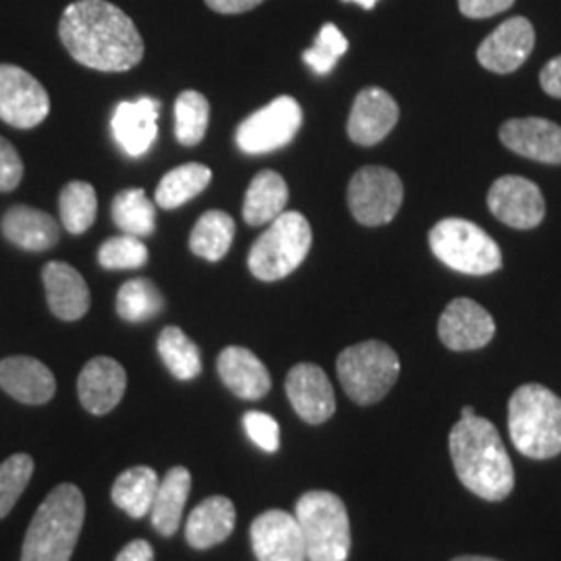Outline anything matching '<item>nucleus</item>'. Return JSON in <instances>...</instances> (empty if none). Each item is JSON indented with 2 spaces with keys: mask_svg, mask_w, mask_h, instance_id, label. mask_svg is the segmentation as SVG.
Instances as JSON below:
<instances>
[{
  "mask_svg": "<svg viewBox=\"0 0 561 561\" xmlns=\"http://www.w3.org/2000/svg\"><path fill=\"white\" fill-rule=\"evenodd\" d=\"M113 221L123 233L134 238H148L157 227V208L148 201L144 190H123L113 201Z\"/></svg>",
  "mask_w": 561,
  "mask_h": 561,
  "instance_id": "nucleus-31",
  "label": "nucleus"
},
{
  "mask_svg": "<svg viewBox=\"0 0 561 561\" xmlns=\"http://www.w3.org/2000/svg\"><path fill=\"white\" fill-rule=\"evenodd\" d=\"M2 236L21 250L44 252L60 240L59 222L38 208L18 204L2 217Z\"/></svg>",
  "mask_w": 561,
  "mask_h": 561,
  "instance_id": "nucleus-24",
  "label": "nucleus"
},
{
  "mask_svg": "<svg viewBox=\"0 0 561 561\" xmlns=\"http://www.w3.org/2000/svg\"><path fill=\"white\" fill-rule=\"evenodd\" d=\"M252 547L259 561H308L296 516L268 510L252 522Z\"/></svg>",
  "mask_w": 561,
  "mask_h": 561,
  "instance_id": "nucleus-15",
  "label": "nucleus"
},
{
  "mask_svg": "<svg viewBox=\"0 0 561 561\" xmlns=\"http://www.w3.org/2000/svg\"><path fill=\"white\" fill-rule=\"evenodd\" d=\"M541 85L549 96L561 99V57L549 60L542 67Z\"/></svg>",
  "mask_w": 561,
  "mask_h": 561,
  "instance_id": "nucleus-42",
  "label": "nucleus"
},
{
  "mask_svg": "<svg viewBox=\"0 0 561 561\" xmlns=\"http://www.w3.org/2000/svg\"><path fill=\"white\" fill-rule=\"evenodd\" d=\"M159 115L161 102L150 96L117 104L111 121V129L113 138L127 157L138 159L152 148L159 136Z\"/></svg>",
  "mask_w": 561,
  "mask_h": 561,
  "instance_id": "nucleus-17",
  "label": "nucleus"
},
{
  "mask_svg": "<svg viewBox=\"0 0 561 561\" xmlns=\"http://www.w3.org/2000/svg\"><path fill=\"white\" fill-rule=\"evenodd\" d=\"M46 300L60 321H80L90 308V289L85 280L67 262H48L42 271Z\"/></svg>",
  "mask_w": 561,
  "mask_h": 561,
  "instance_id": "nucleus-22",
  "label": "nucleus"
},
{
  "mask_svg": "<svg viewBox=\"0 0 561 561\" xmlns=\"http://www.w3.org/2000/svg\"><path fill=\"white\" fill-rule=\"evenodd\" d=\"M403 202L400 175L385 167H364L354 173L347 187V204L356 221L379 227L393 221Z\"/></svg>",
  "mask_w": 561,
  "mask_h": 561,
  "instance_id": "nucleus-9",
  "label": "nucleus"
},
{
  "mask_svg": "<svg viewBox=\"0 0 561 561\" xmlns=\"http://www.w3.org/2000/svg\"><path fill=\"white\" fill-rule=\"evenodd\" d=\"M159 354L169 373L180 381H192L202 373L201 350L180 327L162 329L159 337Z\"/></svg>",
  "mask_w": 561,
  "mask_h": 561,
  "instance_id": "nucleus-32",
  "label": "nucleus"
},
{
  "mask_svg": "<svg viewBox=\"0 0 561 561\" xmlns=\"http://www.w3.org/2000/svg\"><path fill=\"white\" fill-rule=\"evenodd\" d=\"M306 560L347 561L352 547L345 503L329 491H308L296 503Z\"/></svg>",
  "mask_w": 561,
  "mask_h": 561,
  "instance_id": "nucleus-5",
  "label": "nucleus"
},
{
  "mask_svg": "<svg viewBox=\"0 0 561 561\" xmlns=\"http://www.w3.org/2000/svg\"><path fill=\"white\" fill-rule=\"evenodd\" d=\"M535 48L533 23L524 18H512L482 41L477 59L493 73H512L524 65Z\"/></svg>",
  "mask_w": 561,
  "mask_h": 561,
  "instance_id": "nucleus-16",
  "label": "nucleus"
},
{
  "mask_svg": "<svg viewBox=\"0 0 561 561\" xmlns=\"http://www.w3.org/2000/svg\"><path fill=\"white\" fill-rule=\"evenodd\" d=\"M164 308L161 291L148 279H131L121 285L117 312L127 322H146L159 317Z\"/></svg>",
  "mask_w": 561,
  "mask_h": 561,
  "instance_id": "nucleus-34",
  "label": "nucleus"
},
{
  "mask_svg": "<svg viewBox=\"0 0 561 561\" xmlns=\"http://www.w3.org/2000/svg\"><path fill=\"white\" fill-rule=\"evenodd\" d=\"M213 181V171L201 162H187L169 171L157 187V204L164 210L180 208L185 202L202 194Z\"/></svg>",
  "mask_w": 561,
  "mask_h": 561,
  "instance_id": "nucleus-29",
  "label": "nucleus"
},
{
  "mask_svg": "<svg viewBox=\"0 0 561 561\" xmlns=\"http://www.w3.org/2000/svg\"><path fill=\"white\" fill-rule=\"evenodd\" d=\"M217 368L227 389L241 400H261L271 391V375L266 366L254 352L241 345L225 347L219 354Z\"/></svg>",
  "mask_w": 561,
  "mask_h": 561,
  "instance_id": "nucleus-23",
  "label": "nucleus"
},
{
  "mask_svg": "<svg viewBox=\"0 0 561 561\" xmlns=\"http://www.w3.org/2000/svg\"><path fill=\"white\" fill-rule=\"evenodd\" d=\"M449 454L461 484L481 500L502 502L514 491V466L486 419H460L449 433Z\"/></svg>",
  "mask_w": 561,
  "mask_h": 561,
  "instance_id": "nucleus-2",
  "label": "nucleus"
},
{
  "mask_svg": "<svg viewBox=\"0 0 561 561\" xmlns=\"http://www.w3.org/2000/svg\"><path fill=\"white\" fill-rule=\"evenodd\" d=\"M503 146L530 161L561 164V127L551 121H505L500 129Z\"/></svg>",
  "mask_w": 561,
  "mask_h": 561,
  "instance_id": "nucleus-19",
  "label": "nucleus"
},
{
  "mask_svg": "<svg viewBox=\"0 0 561 561\" xmlns=\"http://www.w3.org/2000/svg\"><path fill=\"white\" fill-rule=\"evenodd\" d=\"M127 389V375L119 362L106 356L92 358L83 366L78 379L81 405L96 414H108L119 405Z\"/></svg>",
  "mask_w": 561,
  "mask_h": 561,
  "instance_id": "nucleus-20",
  "label": "nucleus"
},
{
  "mask_svg": "<svg viewBox=\"0 0 561 561\" xmlns=\"http://www.w3.org/2000/svg\"><path fill=\"white\" fill-rule=\"evenodd\" d=\"M159 474L148 466H136L121 472L113 484V502L131 518H144L150 514L159 491Z\"/></svg>",
  "mask_w": 561,
  "mask_h": 561,
  "instance_id": "nucleus-28",
  "label": "nucleus"
},
{
  "mask_svg": "<svg viewBox=\"0 0 561 561\" xmlns=\"http://www.w3.org/2000/svg\"><path fill=\"white\" fill-rule=\"evenodd\" d=\"M210 104L196 90L181 92L175 101V136L183 146H196L206 136Z\"/></svg>",
  "mask_w": 561,
  "mask_h": 561,
  "instance_id": "nucleus-35",
  "label": "nucleus"
},
{
  "mask_svg": "<svg viewBox=\"0 0 561 561\" xmlns=\"http://www.w3.org/2000/svg\"><path fill=\"white\" fill-rule=\"evenodd\" d=\"M50 113V99L41 81L15 65H0V119L18 129L41 125Z\"/></svg>",
  "mask_w": 561,
  "mask_h": 561,
  "instance_id": "nucleus-11",
  "label": "nucleus"
},
{
  "mask_svg": "<svg viewBox=\"0 0 561 561\" xmlns=\"http://www.w3.org/2000/svg\"><path fill=\"white\" fill-rule=\"evenodd\" d=\"M343 2H358L364 9H373L377 4V0H343Z\"/></svg>",
  "mask_w": 561,
  "mask_h": 561,
  "instance_id": "nucleus-46",
  "label": "nucleus"
},
{
  "mask_svg": "<svg viewBox=\"0 0 561 561\" xmlns=\"http://www.w3.org/2000/svg\"><path fill=\"white\" fill-rule=\"evenodd\" d=\"M115 561H154V549L148 541H131L123 547Z\"/></svg>",
  "mask_w": 561,
  "mask_h": 561,
  "instance_id": "nucleus-44",
  "label": "nucleus"
},
{
  "mask_svg": "<svg viewBox=\"0 0 561 561\" xmlns=\"http://www.w3.org/2000/svg\"><path fill=\"white\" fill-rule=\"evenodd\" d=\"M34 474V458L15 454L0 463V520L11 514Z\"/></svg>",
  "mask_w": 561,
  "mask_h": 561,
  "instance_id": "nucleus-36",
  "label": "nucleus"
},
{
  "mask_svg": "<svg viewBox=\"0 0 561 561\" xmlns=\"http://www.w3.org/2000/svg\"><path fill=\"white\" fill-rule=\"evenodd\" d=\"M60 221L73 236L85 233L99 213L96 190L85 181H71L62 187L59 198Z\"/></svg>",
  "mask_w": 561,
  "mask_h": 561,
  "instance_id": "nucleus-33",
  "label": "nucleus"
},
{
  "mask_svg": "<svg viewBox=\"0 0 561 561\" xmlns=\"http://www.w3.org/2000/svg\"><path fill=\"white\" fill-rule=\"evenodd\" d=\"M301 106L291 96H279L241 123L236 141L245 154H268L285 148L301 127Z\"/></svg>",
  "mask_w": 561,
  "mask_h": 561,
  "instance_id": "nucleus-10",
  "label": "nucleus"
},
{
  "mask_svg": "<svg viewBox=\"0 0 561 561\" xmlns=\"http://www.w3.org/2000/svg\"><path fill=\"white\" fill-rule=\"evenodd\" d=\"M236 528V505L215 495L194 507L185 526V539L194 549H210L225 541Z\"/></svg>",
  "mask_w": 561,
  "mask_h": 561,
  "instance_id": "nucleus-25",
  "label": "nucleus"
},
{
  "mask_svg": "<svg viewBox=\"0 0 561 561\" xmlns=\"http://www.w3.org/2000/svg\"><path fill=\"white\" fill-rule=\"evenodd\" d=\"M243 428L254 445L262 451L275 454L279 449V424L264 412H248L243 416Z\"/></svg>",
  "mask_w": 561,
  "mask_h": 561,
  "instance_id": "nucleus-39",
  "label": "nucleus"
},
{
  "mask_svg": "<svg viewBox=\"0 0 561 561\" xmlns=\"http://www.w3.org/2000/svg\"><path fill=\"white\" fill-rule=\"evenodd\" d=\"M458 4L461 15L470 20H486L507 11L514 4V0H458Z\"/></svg>",
  "mask_w": 561,
  "mask_h": 561,
  "instance_id": "nucleus-41",
  "label": "nucleus"
},
{
  "mask_svg": "<svg viewBox=\"0 0 561 561\" xmlns=\"http://www.w3.org/2000/svg\"><path fill=\"white\" fill-rule=\"evenodd\" d=\"M289 201L287 183L275 171H261L245 192L243 201V219L252 227L273 222Z\"/></svg>",
  "mask_w": 561,
  "mask_h": 561,
  "instance_id": "nucleus-27",
  "label": "nucleus"
},
{
  "mask_svg": "<svg viewBox=\"0 0 561 561\" xmlns=\"http://www.w3.org/2000/svg\"><path fill=\"white\" fill-rule=\"evenodd\" d=\"M400 356L382 341H362L343 350L337 377L350 400L370 405L381 401L400 377Z\"/></svg>",
  "mask_w": 561,
  "mask_h": 561,
  "instance_id": "nucleus-7",
  "label": "nucleus"
},
{
  "mask_svg": "<svg viewBox=\"0 0 561 561\" xmlns=\"http://www.w3.org/2000/svg\"><path fill=\"white\" fill-rule=\"evenodd\" d=\"M287 398L301 421L322 424L335 414V391L321 366L301 362L294 366L285 381Z\"/></svg>",
  "mask_w": 561,
  "mask_h": 561,
  "instance_id": "nucleus-13",
  "label": "nucleus"
},
{
  "mask_svg": "<svg viewBox=\"0 0 561 561\" xmlns=\"http://www.w3.org/2000/svg\"><path fill=\"white\" fill-rule=\"evenodd\" d=\"M470 416H474V410H472L470 405H466V408L461 410L460 419H470Z\"/></svg>",
  "mask_w": 561,
  "mask_h": 561,
  "instance_id": "nucleus-47",
  "label": "nucleus"
},
{
  "mask_svg": "<svg viewBox=\"0 0 561 561\" xmlns=\"http://www.w3.org/2000/svg\"><path fill=\"white\" fill-rule=\"evenodd\" d=\"M347 38L341 34L333 23L322 25L314 46L304 53V62L319 76H327L335 69L337 60L347 53Z\"/></svg>",
  "mask_w": 561,
  "mask_h": 561,
  "instance_id": "nucleus-37",
  "label": "nucleus"
},
{
  "mask_svg": "<svg viewBox=\"0 0 561 561\" xmlns=\"http://www.w3.org/2000/svg\"><path fill=\"white\" fill-rule=\"evenodd\" d=\"M85 518V502L76 484H59L42 502L30 524L21 561H71Z\"/></svg>",
  "mask_w": 561,
  "mask_h": 561,
  "instance_id": "nucleus-3",
  "label": "nucleus"
},
{
  "mask_svg": "<svg viewBox=\"0 0 561 561\" xmlns=\"http://www.w3.org/2000/svg\"><path fill=\"white\" fill-rule=\"evenodd\" d=\"M192 491V474L187 468H171L159 482V491L150 510L152 526L162 537H173L180 530L183 507Z\"/></svg>",
  "mask_w": 561,
  "mask_h": 561,
  "instance_id": "nucleus-26",
  "label": "nucleus"
},
{
  "mask_svg": "<svg viewBox=\"0 0 561 561\" xmlns=\"http://www.w3.org/2000/svg\"><path fill=\"white\" fill-rule=\"evenodd\" d=\"M451 561H502V560H493V558H482V556H461V558H456V560Z\"/></svg>",
  "mask_w": 561,
  "mask_h": 561,
  "instance_id": "nucleus-45",
  "label": "nucleus"
},
{
  "mask_svg": "<svg viewBox=\"0 0 561 561\" xmlns=\"http://www.w3.org/2000/svg\"><path fill=\"white\" fill-rule=\"evenodd\" d=\"M60 41L83 67L119 73L144 57V42L131 18L106 0H78L59 23Z\"/></svg>",
  "mask_w": 561,
  "mask_h": 561,
  "instance_id": "nucleus-1",
  "label": "nucleus"
},
{
  "mask_svg": "<svg viewBox=\"0 0 561 561\" xmlns=\"http://www.w3.org/2000/svg\"><path fill=\"white\" fill-rule=\"evenodd\" d=\"M486 201L491 213L514 229H535L545 219V198L539 185L518 175L495 181Z\"/></svg>",
  "mask_w": 561,
  "mask_h": 561,
  "instance_id": "nucleus-12",
  "label": "nucleus"
},
{
  "mask_svg": "<svg viewBox=\"0 0 561 561\" xmlns=\"http://www.w3.org/2000/svg\"><path fill=\"white\" fill-rule=\"evenodd\" d=\"M23 180V161L11 141L0 136V192H13Z\"/></svg>",
  "mask_w": 561,
  "mask_h": 561,
  "instance_id": "nucleus-40",
  "label": "nucleus"
},
{
  "mask_svg": "<svg viewBox=\"0 0 561 561\" xmlns=\"http://www.w3.org/2000/svg\"><path fill=\"white\" fill-rule=\"evenodd\" d=\"M213 11L222 15H240L259 7L264 0H204Z\"/></svg>",
  "mask_w": 561,
  "mask_h": 561,
  "instance_id": "nucleus-43",
  "label": "nucleus"
},
{
  "mask_svg": "<svg viewBox=\"0 0 561 561\" xmlns=\"http://www.w3.org/2000/svg\"><path fill=\"white\" fill-rule=\"evenodd\" d=\"M400 119V106L381 88H366L356 96L347 134L360 146H375L385 140Z\"/></svg>",
  "mask_w": 561,
  "mask_h": 561,
  "instance_id": "nucleus-18",
  "label": "nucleus"
},
{
  "mask_svg": "<svg viewBox=\"0 0 561 561\" xmlns=\"http://www.w3.org/2000/svg\"><path fill=\"white\" fill-rule=\"evenodd\" d=\"M510 437L522 456L549 460L561 454V398L542 385H522L507 405Z\"/></svg>",
  "mask_w": 561,
  "mask_h": 561,
  "instance_id": "nucleus-4",
  "label": "nucleus"
},
{
  "mask_svg": "<svg viewBox=\"0 0 561 561\" xmlns=\"http://www.w3.org/2000/svg\"><path fill=\"white\" fill-rule=\"evenodd\" d=\"M310 248L312 227L308 219L300 213L285 210L254 241L248 256V266L256 279H285L300 266Z\"/></svg>",
  "mask_w": 561,
  "mask_h": 561,
  "instance_id": "nucleus-6",
  "label": "nucleus"
},
{
  "mask_svg": "<svg viewBox=\"0 0 561 561\" xmlns=\"http://www.w3.org/2000/svg\"><path fill=\"white\" fill-rule=\"evenodd\" d=\"M0 387L13 400L42 405L57 391L55 375L46 364L30 356H11L0 362Z\"/></svg>",
  "mask_w": 561,
  "mask_h": 561,
  "instance_id": "nucleus-21",
  "label": "nucleus"
},
{
  "mask_svg": "<svg viewBox=\"0 0 561 561\" xmlns=\"http://www.w3.org/2000/svg\"><path fill=\"white\" fill-rule=\"evenodd\" d=\"M433 254L466 275H489L502 268V250L479 225L463 219H443L428 236Z\"/></svg>",
  "mask_w": 561,
  "mask_h": 561,
  "instance_id": "nucleus-8",
  "label": "nucleus"
},
{
  "mask_svg": "<svg viewBox=\"0 0 561 561\" xmlns=\"http://www.w3.org/2000/svg\"><path fill=\"white\" fill-rule=\"evenodd\" d=\"M99 262L108 271H134L148 262V248L140 238L123 233L104 241L99 250Z\"/></svg>",
  "mask_w": 561,
  "mask_h": 561,
  "instance_id": "nucleus-38",
  "label": "nucleus"
},
{
  "mask_svg": "<svg viewBox=\"0 0 561 561\" xmlns=\"http://www.w3.org/2000/svg\"><path fill=\"white\" fill-rule=\"evenodd\" d=\"M439 337L454 352L481 350L495 337V321L481 304L458 298L443 310Z\"/></svg>",
  "mask_w": 561,
  "mask_h": 561,
  "instance_id": "nucleus-14",
  "label": "nucleus"
},
{
  "mask_svg": "<svg viewBox=\"0 0 561 561\" xmlns=\"http://www.w3.org/2000/svg\"><path fill=\"white\" fill-rule=\"evenodd\" d=\"M233 238L236 221L222 210H208L196 222L190 236V248L204 261L217 262L229 252Z\"/></svg>",
  "mask_w": 561,
  "mask_h": 561,
  "instance_id": "nucleus-30",
  "label": "nucleus"
}]
</instances>
